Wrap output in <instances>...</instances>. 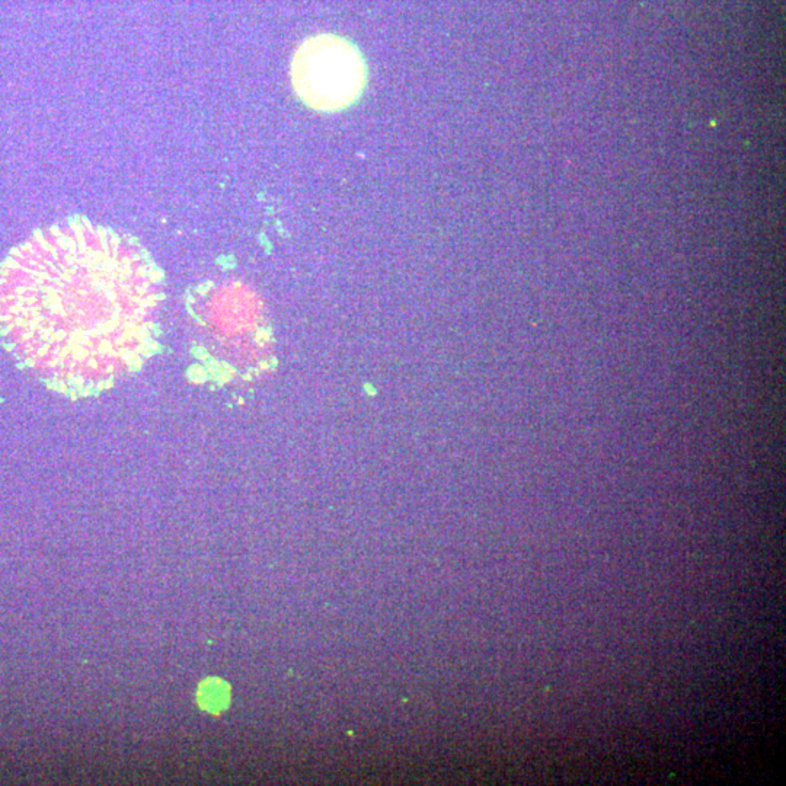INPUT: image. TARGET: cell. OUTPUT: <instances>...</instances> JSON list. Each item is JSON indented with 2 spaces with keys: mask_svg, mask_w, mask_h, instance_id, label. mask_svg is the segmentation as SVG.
Listing matches in <instances>:
<instances>
[{
  "mask_svg": "<svg viewBox=\"0 0 786 786\" xmlns=\"http://www.w3.org/2000/svg\"><path fill=\"white\" fill-rule=\"evenodd\" d=\"M196 702L208 714H222L231 705V686L222 679L208 677L198 686Z\"/></svg>",
  "mask_w": 786,
  "mask_h": 786,
  "instance_id": "cell-3",
  "label": "cell"
},
{
  "mask_svg": "<svg viewBox=\"0 0 786 786\" xmlns=\"http://www.w3.org/2000/svg\"><path fill=\"white\" fill-rule=\"evenodd\" d=\"M163 274L136 238L84 217L0 262V337L50 389L85 398L141 370L160 340Z\"/></svg>",
  "mask_w": 786,
  "mask_h": 786,
  "instance_id": "cell-1",
  "label": "cell"
},
{
  "mask_svg": "<svg viewBox=\"0 0 786 786\" xmlns=\"http://www.w3.org/2000/svg\"><path fill=\"white\" fill-rule=\"evenodd\" d=\"M291 85L305 105L338 113L359 101L367 85V65L354 42L335 34L309 37L291 60Z\"/></svg>",
  "mask_w": 786,
  "mask_h": 786,
  "instance_id": "cell-2",
  "label": "cell"
}]
</instances>
